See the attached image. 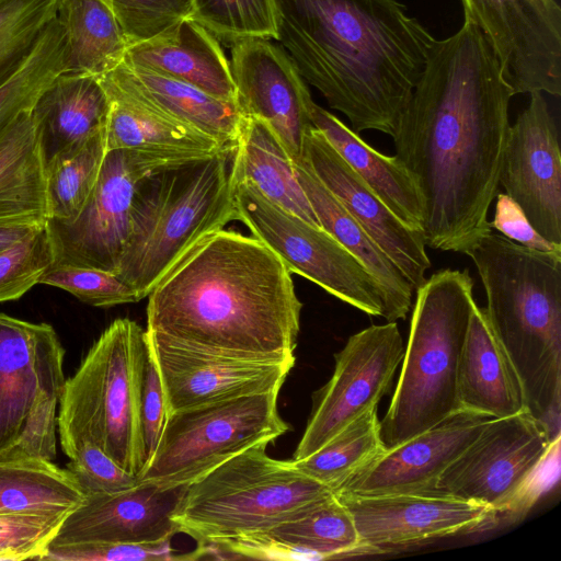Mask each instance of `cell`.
Listing matches in <instances>:
<instances>
[{
    "label": "cell",
    "instance_id": "obj_26",
    "mask_svg": "<svg viewBox=\"0 0 561 561\" xmlns=\"http://www.w3.org/2000/svg\"><path fill=\"white\" fill-rule=\"evenodd\" d=\"M110 98L99 77L62 72L31 108L41 154L46 165L106 129Z\"/></svg>",
    "mask_w": 561,
    "mask_h": 561
},
{
    "label": "cell",
    "instance_id": "obj_30",
    "mask_svg": "<svg viewBox=\"0 0 561 561\" xmlns=\"http://www.w3.org/2000/svg\"><path fill=\"white\" fill-rule=\"evenodd\" d=\"M48 219L46 171L31 110L0 139V226H44Z\"/></svg>",
    "mask_w": 561,
    "mask_h": 561
},
{
    "label": "cell",
    "instance_id": "obj_47",
    "mask_svg": "<svg viewBox=\"0 0 561 561\" xmlns=\"http://www.w3.org/2000/svg\"><path fill=\"white\" fill-rule=\"evenodd\" d=\"M167 416L162 382L149 343L140 399V427L145 468L157 449Z\"/></svg>",
    "mask_w": 561,
    "mask_h": 561
},
{
    "label": "cell",
    "instance_id": "obj_18",
    "mask_svg": "<svg viewBox=\"0 0 561 561\" xmlns=\"http://www.w3.org/2000/svg\"><path fill=\"white\" fill-rule=\"evenodd\" d=\"M333 493L350 511L364 552L481 529L492 516L484 505L451 496Z\"/></svg>",
    "mask_w": 561,
    "mask_h": 561
},
{
    "label": "cell",
    "instance_id": "obj_36",
    "mask_svg": "<svg viewBox=\"0 0 561 561\" xmlns=\"http://www.w3.org/2000/svg\"><path fill=\"white\" fill-rule=\"evenodd\" d=\"M105 130L45 165L48 219L70 221L82 210L106 154Z\"/></svg>",
    "mask_w": 561,
    "mask_h": 561
},
{
    "label": "cell",
    "instance_id": "obj_14",
    "mask_svg": "<svg viewBox=\"0 0 561 561\" xmlns=\"http://www.w3.org/2000/svg\"><path fill=\"white\" fill-rule=\"evenodd\" d=\"M552 440L546 424L528 410L492 417L439 476L430 494L484 505L491 510L492 518L506 505Z\"/></svg>",
    "mask_w": 561,
    "mask_h": 561
},
{
    "label": "cell",
    "instance_id": "obj_42",
    "mask_svg": "<svg viewBox=\"0 0 561 561\" xmlns=\"http://www.w3.org/2000/svg\"><path fill=\"white\" fill-rule=\"evenodd\" d=\"M129 45L149 39L191 16V0H103Z\"/></svg>",
    "mask_w": 561,
    "mask_h": 561
},
{
    "label": "cell",
    "instance_id": "obj_34",
    "mask_svg": "<svg viewBox=\"0 0 561 561\" xmlns=\"http://www.w3.org/2000/svg\"><path fill=\"white\" fill-rule=\"evenodd\" d=\"M56 19L67 42L65 72L101 77L123 62L128 43L103 0H58Z\"/></svg>",
    "mask_w": 561,
    "mask_h": 561
},
{
    "label": "cell",
    "instance_id": "obj_32",
    "mask_svg": "<svg viewBox=\"0 0 561 561\" xmlns=\"http://www.w3.org/2000/svg\"><path fill=\"white\" fill-rule=\"evenodd\" d=\"M111 102L105 130L106 151L128 149L162 156L210 157L222 150L208 136L139 105L100 78Z\"/></svg>",
    "mask_w": 561,
    "mask_h": 561
},
{
    "label": "cell",
    "instance_id": "obj_29",
    "mask_svg": "<svg viewBox=\"0 0 561 561\" xmlns=\"http://www.w3.org/2000/svg\"><path fill=\"white\" fill-rule=\"evenodd\" d=\"M311 121L382 202L405 225L423 232L422 197L412 175L399 159L371 148L358 134L314 102Z\"/></svg>",
    "mask_w": 561,
    "mask_h": 561
},
{
    "label": "cell",
    "instance_id": "obj_7",
    "mask_svg": "<svg viewBox=\"0 0 561 561\" xmlns=\"http://www.w3.org/2000/svg\"><path fill=\"white\" fill-rule=\"evenodd\" d=\"M147 331L128 318L114 320L66 379L58 405L57 433L68 457L82 440L102 448L128 473L145 468L140 399Z\"/></svg>",
    "mask_w": 561,
    "mask_h": 561
},
{
    "label": "cell",
    "instance_id": "obj_39",
    "mask_svg": "<svg viewBox=\"0 0 561 561\" xmlns=\"http://www.w3.org/2000/svg\"><path fill=\"white\" fill-rule=\"evenodd\" d=\"M190 18L226 44L276 39L274 0H191Z\"/></svg>",
    "mask_w": 561,
    "mask_h": 561
},
{
    "label": "cell",
    "instance_id": "obj_46",
    "mask_svg": "<svg viewBox=\"0 0 561 561\" xmlns=\"http://www.w3.org/2000/svg\"><path fill=\"white\" fill-rule=\"evenodd\" d=\"M561 435L549 445L542 458L518 486L506 505L485 525L490 527L499 516L505 522H515L528 513L535 503L543 496L560 478Z\"/></svg>",
    "mask_w": 561,
    "mask_h": 561
},
{
    "label": "cell",
    "instance_id": "obj_41",
    "mask_svg": "<svg viewBox=\"0 0 561 561\" xmlns=\"http://www.w3.org/2000/svg\"><path fill=\"white\" fill-rule=\"evenodd\" d=\"M38 284L67 290L80 301L108 308L138 302L135 290L116 274L100 268L79 266H51L39 278Z\"/></svg>",
    "mask_w": 561,
    "mask_h": 561
},
{
    "label": "cell",
    "instance_id": "obj_33",
    "mask_svg": "<svg viewBox=\"0 0 561 561\" xmlns=\"http://www.w3.org/2000/svg\"><path fill=\"white\" fill-rule=\"evenodd\" d=\"M84 499L67 468L18 450L0 454V513L65 519Z\"/></svg>",
    "mask_w": 561,
    "mask_h": 561
},
{
    "label": "cell",
    "instance_id": "obj_16",
    "mask_svg": "<svg viewBox=\"0 0 561 561\" xmlns=\"http://www.w3.org/2000/svg\"><path fill=\"white\" fill-rule=\"evenodd\" d=\"M511 125L500 184L537 232L561 244V151L559 131L542 92Z\"/></svg>",
    "mask_w": 561,
    "mask_h": 561
},
{
    "label": "cell",
    "instance_id": "obj_22",
    "mask_svg": "<svg viewBox=\"0 0 561 561\" xmlns=\"http://www.w3.org/2000/svg\"><path fill=\"white\" fill-rule=\"evenodd\" d=\"M188 484L138 481L115 493L87 494L62 522L50 545L79 542L157 543L179 533L173 514Z\"/></svg>",
    "mask_w": 561,
    "mask_h": 561
},
{
    "label": "cell",
    "instance_id": "obj_3",
    "mask_svg": "<svg viewBox=\"0 0 561 561\" xmlns=\"http://www.w3.org/2000/svg\"><path fill=\"white\" fill-rule=\"evenodd\" d=\"M276 39L356 134L392 136L436 41L399 0H274Z\"/></svg>",
    "mask_w": 561,
    "mask_h": 561
},
{
    "label": "cell",
    "instance_id": "obj_8",
    "mask_svg": "<svg viewBox=\"0 0 561 561\" xmlns=\"http://www.w3.org/2000/svg\"><path fill=\"white\" fill-rule=\"evenodd\" d=\"M270 443L254 445L187 485L173 514L179 533L197 543L242 537L296 516L332 493L291 460L266 454Z\"/></svg>",
    "mask_w": 561,
    "mask_h": 561
},
{
    "label": "cell",
    "instance_id": "obj_9",
    "mask_svg": "<svg viewBox=\"0 0 561 561\" xmlns=\"http://www.w3.org/2000/svg\"><path fill=\"white\" fill-rule=\"evenodd\" d=\"M279 391L217 401L168 414L140 481L191 484L237 454L272 443L289 426L277 409Z\"/></svg>",
    "mask_w": 561,
    "mask_h": 561
},
{
    "label": "cell",
    "instance_id": "obj_31",
    "mask_svg": "<svg viewBox=\"0 0 561 561\" xmlns=\"http://www.w3.org/2000/svg\"><path fill=\"white\" fill-rule=\"evenodd\" d=\"M233 182H244L280 208L319 226L297 179L294 162L273 130L245 117L232 152Z\"/></svg>",
    "mask_w": 561,
    "mask_h": 561
},
{
    "label": "cell",
    "instance_id": "obj_11",
    "mask_svg": "<svg viewBox=\"0 0 561 561\" xmlns=\"http://www.w3.org/2000/svg\"><path fill=\"white\" fill-rule=\"evenodd\" d=\"M239 220L296 273L340 300L382 317L381 289L368 270L319 226L280 208L244 182H233Z\"/></svg>",
    "mask_w": 561,
    "mask_h": 561
},
{
    "label": "cell",
    "instance_id": "obj_5",
    "mask_svg": "<svg viewBox=\"0 0 561 561\" xmlns=\"http://www.w3.org/2000/svg\"><path fill=\"white\" fill-rule=\"evenodd\" d=\"M232 152L222 150L140 183L130 236L115 271L139 300L204 239L239 220Z\"/></svg>",
    "mask_w": 561,
    "mask_h": 561
},
{
    "label": "cell",
    "instance_id": "obj_12",
    "mask_svg": "<svg viewBox=\"0 0 561 561\" xmlns=\"http://www.w3.org/2000/svg\"><path fill=\"white\" fill-rule=\"evenodd\" d=\"M397 322L373 324L348 337L334 355L331 379L314 393L313 408L293 460H301L329 442L388 391L404 356Z\"/></svg>",
    "mask_w": 561,
    "mask_h": 561
},
{
    "label": "cell",
    "instance_id": "obj_27",
    "mask_svg": "<svg viewBox=\"0 0 561 561\" xmlns=\"http://www.w3.org/2000/svg\"><path fill=\"white\" fill-rule=\"evenodd\" d=\"M457 400L459 409L494 419L527 410L517 374L494 335L484 308L477 305L460 354Z\"/></svg>",
    "mask_w": 561,
    "mask_h": 561
},
{
    "label": "cell",
    "instance_id": "obj_38",
    "mask_svg": "<svg viewBox=\"0 0 561 561\" xmlns=\"http://www.w3.org/2000/svg\"><path fill=\"white\" fill-rule=\"evenodd\" d=\"M58 0H0V88L28 61L57 13Z\"/></svg>",
    "mask_w": 561,
    "mask_h": 561
},
{
    "label": "cell",
    "instance_id": "obj_40",
    "mask_svg": "<svg viewBox=\"0 0 561 561\" xmlns=\"http://www.w3.org/2000/svg\"><path fill=\"white\" fill-rule=\"evenodd\" d=\"M53 264L46 226L0 251V302L21 298Z\"/></svg>",
    "mask_w": 561,
    "mask_h": 561
},
{
    "label": "cell",
    "instance_id": "obj_15",
    "mask_svg": "<svg viewBox=\"0 0 561 561\" xmlns=\"http://www.w3.org/2000/svg\"><path fill=\"white\" fill-rule=\"evenodd\" d=\"M64 357L51 325L0 312V454L16 446L41 407L60 400Z\"/></svg>",
    "mask_w": 561,
    "mask_h": 561
},
{
    "label": "cell",
    "instance_id": "obj_25",
    "mask_svg": "<svg viewBox=\"0 0 561 561\" xmlns=\"http://www.w3.org/2000/svg\"><path fill=\"white\" fill-rule=\"evenodd\" d=\"M123 62L181 80L215 98L236 101L230 62L218 39L191 18L129 45Z\"/></svg>",
    "mask_w": 561,
    "mask_h": 561
},
{
    "label": "cell",
    "instance_id": "obj_45",
    "mask_svg": "<svg viewBox=\"0 0 561 561\" xmlns=\"http://www.w3.org/2000/svg\"><path fill=\"white\" fill-rule=\"evenodd\" d=\"M67 469L87 494L115 493L134 486L138 477L118 466L102 448L90 440L80 442L68 456Z\"/></svg>",
    "mask_w": 561,
    "mask_h": 561
},
{
    "label": "cell",
    "instance_id": "obj_6",
    "mask_svg": "<svg viewBox=\"0 0 561 561\" xmlns=\"http://www.w3.org/2000/svg\"><path fill=\"white\" fill-rule=\"evenodd\" d=\"M468 270L444 268L416 288L408 344L381 438L392 447L460 410L457 374L476 306Z\"/></svg>",
    "mask_w": 561,
    "mask_h": 561
},
{
    "label": "cell",
    "instance_id": "obj_1",
    "mask_svg": "<svg viewBox=\"0 0 561 561\" xmlns=\"http://www.w3.org/2000/svg\"><path fill=\"white\" fill-rule=\"evenodd\" d=\"M514 96L484 34L463 19L436 39L393 135L396 157L423 203V236L434 250L465 253L492 231Z\"/></svg>",
    "mask_w": 561,
    "mask_h": 561
},
{
    "label": "cell",
    "instance_id": "obj_28",
    "mask_svg": "<svg viewBox=\"0 0 561 561\" xmlns=\"http://www.w3.org/2000/svg\"><path fill=\"white\" fill-rule=\"evenodd\" d=\"M294 167L321 228L346 248L378 283L383 318L387 322L405 319L412 306V284L301 159Z\"/></svg>",
    "mask_w": 561,
    "mask_h": 561
},
{
    "label": "cell",
    "instance_id": "obj_13",
    "mask_svg": "<svg viewBox=\"0 0 561 561\" xmlns=\"http://www.w3.org/2000/svg\"><path fill=\"white\" fill-rule=\"evenodd\" d=\"M484 34L514 95L561 94V8L556 0H460Z\"/></svg>",
    "mask_w": 561,
    "mask_h": 561
},
{
    "label": "cell",
    "instance_id": "obj_43",
    "mask_svg": "<svg viewBox=\"0 0 561 561\" xmlns=\"http://www.w3.org/2000/svg\"><path fill=\"white\" fill-rule=\"evenodd\" d=\"M64 519L0 513V561L42 560Z\"/></svg>",
    "mask_w": 561,
    "mask_h": 561
},
{
    "label": "cell",
    "instance_id": "obj_19",
    "mask_svg": "<svg viewBox=\"0 0 561 561\" xmlns=\"http://www.w3.org/2000/svg\"><path fill=\"white\" fill-rule=\"evenodd\" d=\"M300 159L398 266L413 288L420 287L432 265L423 232L405 225L318 128L311 127L306 133Z\"/></svg>",
    "mask_w": 561,
    "mask_h": 561
},
{
    "label": "cell",
    "instance_id": "obj_20",
    "mask_svg": "<svg viewBox=\"0 0 561 561\" xmlns=\"http://www.w3.org/2000/svg\"><path fill=\"white\" fill-rule=\"evenodd\" d=\"M491 419L460 409L421 434L386 447L334 492L359 495L430 494L439 476L477 438Z\"/></svg>",
    "mask_w": 561,
    "mask_h": 561
},
{
    "label": "cell",
    "instance_id": "obj_10",
    "mask_svg": "<svg viewBox=\"0 0 561 561\" xmlns=\"http://www.w3.org/2000/svg\"><path fill=\"white\" fill-rule=\"evenodd\" d=\"M204 158L128 149L106 151L98 181L79 215L70 221L47 219L45 224L54 252L53 266L93 267L115 274L130 236L140 183L163 170Z\"/></svg>",
    "mask_w": 561,
    "mask_h": 561
},
{
    "label": "cell",
    "instance_id": "obj_37",
    "mask_svg": "<svg viewBox=\"0 0 561 561\" xmlns=\"http://www.w3.org/2000/svg\"><path fill=\"white\" fill-rule=\"evenodd\" d=\"M66 69V36L55 16L28 61L0 88V139L14 119L31 110L42 91Z\"/></svg>",
    "mask_w": 561,
    "mask_h": 561
},
{
    "label": "cell",
    "instance_id": "obj_2",
    "mask_svg": "<svg viewBox=\"0 0 561 561\" xmlns=\"http://www.w3.org/2000/svg\"><path fill=\"white\" fill-rule=\"evenodd\" d=\"M290 274L254 236L221 229L150 291L147 334L191 351L295 365L302 304Z\"/></svg>",
    "mask_w": 561,
    "mask_h": 561
},
{
    "label": "cell",
    "instance_id": "obj_24",
    "mask_svg": "<svg viewBox=\"0 0 561 561\" xmlns=\"http://www.w3.org/2000/svg\"><path fill=\"white\" fill-rule=\"evenodd\" d=\"M100 78L145 108L234 149L245 118L236 101L215 98L181 80L125 62Z\"/></svg>",
    "mask_w": 561,
    "mask_h": 561
},
{
    "label": "cell",
    "instance_id": "obj_48",
    "mask_svg": "<svg viewBox=\"0 0 561 561\" xmlns=\"http://www.w3.org/2000/svg\"><path fill=\"white\" fill-rule=\"evenodd\" d=\"M495 198V214L494 219L490 221L491 228L529 249L561 254V244L550 242L540 236L513 198L505 193H497Z\"/></svg>",
    "mask_w": 561,
    "mask_h": 561
},
{
    "label": "cell",
    "instance_id": "obj_21",
    "mask_svg": "<svg viewBox=\"0 0 561 561\" xmlns=\"http://www.w3.org/2000/svg\"><path fill=\"white\" fill-rule=\"evenodd\" d=\"M364 552L354 519L332 492L268 529L232 539L197 543L190 560L331 559Z\"/></svg>",
    "mask_w": 561,
    "mask_h": 561
},
{
    "label": "cell",
    "instance_id": "obj_4",
    "mask_svg": "<svg viewBox=\"0 0 561 561\" xmlns=\"http://www.w3.org/2000/svg\"><path fill=\"white\" fill-rule=\"evenodd\" d=\"M485 290L486 318L520 381L527 410L560 435L561 254L489 232L465 252Z\"/></svg>",
    "mask_w": 561,
    "mask_h": 561
},
{
    "label": "cell",
    "instance_id": "obj_35",
    "mask_svg": "<svg viewBox=\"0 0 561 561\" xmlns=\"http://www.w3.org/2000/svg\"><path fill=\"white\" fill-rule=\"evenodd\" d=\"M385 448L377 407H374L346 425L317 451L294 461L304 473L334 492Z\"/></svg>",
    "mask_w": 561,
    "mask_h": 561
},
{
    "label": "cell",
    "instance_id": "obj_23",
    "mask_svg": "<svg viewBox=\"0 0 561 561\" xmlns=\"http://www.w3.org/2000/svg\"><path fill=\"white\" fill-rule=\"evenodd\" d=\"M168 414L238 397L279 391L294 364L191 351L152 340Z\"/></svg>",
    "mask_w": 561,
    "mask_h": 561
},
{
    "label": "cell",
    "instance_id": "obj_49",
    "mask_svg": "<svg viewBox=\"0 0 561 561\" xmlns=\"http://www.w3.org/2000/svg\"><path fill=\"white\" fill-rule=\"evenodd\" d=\"M41 227L43 226H0V251L24 239Z\"/></svg>",
    "mask_w": 561,
    "mask_h": 561
},
{
    "label": "cell",
    "instance_id": "obj_44",
    "mask_svg": "<svg viewBox=\"0 0 561 561\" xmlns=\"http://www.w3.org/2000/svg\"><path fill=\"white\" fill-rule=\"evenodd\" d=\"M171 540L157 543L79 542L50 545L42 560L54 561H174L186 560L176 554Z\"/></svg>",
    "mask_w": 561,
    "mask_h": 561
},
{
    "label": "cell",
    "instance_id": "obj_17",
    "mask_svg": "<svg viewBox=\"0 0 561 561\" xmlns=\"http://www.w3.org/2000/svg\"><path fill=\"white\" fill-rule=\"evenodd\" d=\"M236 101L244 117L264 122L294 163L301 157L313 100L294 61L270 39L251 38L231 45Z\"/></svg>",
    "mask_w": 561,
    "mask_h": 561
}]
</instances>
